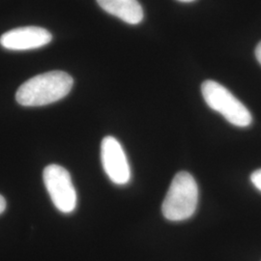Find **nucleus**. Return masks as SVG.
I'll list each match as a JSON object with an SVG mask.
<instances>
[{"instance_id":"nucleus-1","label":"nucleus","mask_w":261,"mask_h":261,"mask_svg":"<svg viewBox=\"0 0 261 261\" xmlns=\"http://www.w3.org/2000/svg\"><path fill=\"white\" fill-rule=\"evenodd\" d=\"M74 84L71 75L62 71H51L35 75L19 86L16 100L23 107H42L63 99Z\"/></svg>"},{"instance_id":"nucleus-2","label":"nucleus","mask_w":261,"mask_h":261,"mask_svg":"<svg viewBox=\"0 0 261 261\" xmlns=\"http://www.w3.org/2000/svg\"><path fill=\"white\" fill-rule=\"evenodd\" d=\"M198 188L195 178L186 171L174 176L162 205L165 218L171 222H181L196 212Z\"/></svg>"},{"instance_id":"nucleus-3","label":"nucleus","mask_w":261,"mask_h":261,"mask_svg":"<svg viewBox=\"0 0 261 261\" xmlns=\"http://www.w3.org/2000/svg\"><path fill=\"white\" fill-rule=\"evenodd\" d=\"M201 92L208 107L222 114L230 124L241 128L252 124L251 112L222 84L206 81L201 85Z\"/></svg>"},{"instance_id":"nucleus-4","label":"nucleus","mask_w":261,"mask_h":261,"mask_svg":"<svg viewBox=\"0 0 261 261\" xmlns=\"http://www.w3.org/2000/svg\"><path fill=\"white\" fill-rule=\"evenodd\" d=\"M44 183L56 208L62 213H71L76 207V192L70 173L58 165L44 169Z\"/></svg>"},{"instance_id":"nucleus-5","label":"nucleus","mask_w":261,"mask_h":261,"mask_svg":"<svg viewBox=\"0 0 261 261\" xmlns=\"http://www.w3.org/2000/svg\"><path fill=\"white\" fill-rule=\"evenodd\" d=\"M101 159L107 175L116 185H126L130 180V168L118 140L106 137L101 144Z\"/></svg>"},{"instance_id":"nucleus-6","label":"nucleus","mask_w":261,"mask_h":261,"mask_svg":"<svg viewBox=\"0 0 261 261\" xmlns=\"http://www.w3.org/2000/svg\"><path fill=\"white\" fill-rule=\"evenodd\" d=\"M53 35L47 29L27 27L12 29L0 37L1 46L11 50H28L44 47L50 43Z\"/></svg>"},{"instance_id":"nucleus-7","label":"nucleus","mask_w":261,"mask_h":261,"mask_svg":"<svg viewBox=\"0 0 261 261\" xmlns=\"http://www.w3.org/2000/svg\"><path fill=\"white\" fill-rule=\"evenodd\" d=\"M107 13L129 24H139L143 19V10L138 0H97Z\"/></svg>"},{"instance_id":"nucleus-8","label":"nucleus","mask_w":261,"mask_h":261,"mask_svg":"<svg viewBox=\"0 0 261 261\" xmlns=\"http://www.w3.org/2000/svg\"><path fill=\"white\" fill-rule=\"evenodd\" d=\"M251 181L253 186L261 192V169H257L254 172H252L251 175Z\"/></svg>"},{"instance_id":"nucleus-9","label":"nucleus","mask_w":261,"mask_h":261,"mask_svg":"<svg viewBox=\"0 0 261 261\" xmlns=\"http://www.w3.org/2000/svg\"><path fill=\"white\" fill-rule=\"evenodd\" d=\"M6 209V200L3 196L0 195V214L3 213Z\"/></svg>"},{"instance_id":"nucleus-10","label":"nucleus","mask_w":261,"mask_h":261,"mask_svg":"<svg viewBox=\"0 0 261 261\" xmlns=\"http://www.w3.org/2000/svg\"><path fill=\"white\" fill-rule=\"evenodd\" d=\"M255 56H256V59L258 60V62L260 63L261 65V42L255 48Z\"/></svg>"},{"instance_id":"nucleus-11","label":"nucleus","mask_w":261,"mask_h":261,"mask_svg":"<svg viewBox=\"0 0 261 261\" xmlns=\"http://www.w3.org/2000/svg\"><path fill=\"white\" fill-rule=\"evenodd\" d=\"M178 1H180V2H185V3H189V2H193V1H195V0H178Z\"/></svg>"}]
</instances>
